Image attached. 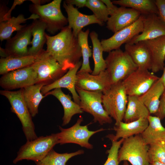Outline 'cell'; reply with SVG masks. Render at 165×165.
<instances>
[{"label": "cell", "instance_id": "obj_8", "mask_svg": "<svg viewBox=\"0 0 165 165\" xmlns=\"http://www.w3.org/2000/svg\"><path fill=\"white\" fill-rule=\"evenodd\" d=\"M75 88L79 97L80 108L83 112L93 116L94 122H98L101 125L112 122V118L103 107L102 92L87 91L76 86Z\"/></svg>", "mask_w": 165, "mask_h": 165}, {"label": "cell", "instance_id": "obj_36", "mask_svg": "<svg viewBox=\"0 0 165 165\" xmlns=\"http://www.w3.org/2000/svg\"><path fill=\"white\" fill-rule=\"evenodd\" d=\"M148 158L149 163L155 162L165 163V141H159L149 145Z\"/></svg>", "mask_w": 165, "mask_h": 165}, {"label": "cell", "instance_id": "obj_43", "mask_svg": "<svg viewBox=\"0 0 165 165\" xmlns=\"http://www.w3.org/2000/svg\"><path fill=\"white\" fill-rule=\"evenodd\" d=\"M6 6L0 4V23L2 22L4 16L7 13L8 10L6 9Z\"/></svg>", "mask_w": 165, "mask_h": 165}, {"label": "cell", "instance_id": "obj_23", "mask_svg": "<svg viewBox=\"0 0 165 165\" xmlns=\"http://www.w3.org/2000/svg\"><path fill=\"white\" fill-rule=\"evenodd\" d=\"M144 41L151 53L152 72L163 70L165 65V35Z\"/></svg>", "mask_w": 165, "mask_h": 165}, {"label": "cell", "instance_id": "obj_5", "mask_svg": "<svg viewBox=\"0 0 165 165\" xmlns=\"http://www.w3.org/2000/svg\"><path fill=\"white\" fill-rule=\"evenodd\" d=\"M58 144L57 134L40 136L34 140L27 141L19 149L13 163L16 164L24 160H31L35 162L39 161L42 159L55 145Z\"/></svg>", "mask_w": 165, "mask_h": 165}, {"label": "cell", "instance_id": "obj_28", "mask_svg": "<svg viewBox=\"0 0 165 165\" xmlns=\"http://www.w3.org/2000/svg\"><path fill=\"white\" fill-rule=\"evenodd\" d=\"M150 114L138 96H128L127 108L123 119L124 122H133L142 118H148Z\"/></svg>", "mask_w": 165, "mask_h": 165}, {"label": "cell", "instance_id": "obj_45", "mask_svg": "<svg viewBox=\"0 0 165 165\" xmlns=\"http://www.w3.org/2000/svg\"><path fill=\"white\" fill-rule=\"evenodd\" d=\"M30 1L32 3V4L37 5H42V4L46 3L48 1V0H31Z\"/></svg>", "mask_w": 165, "mask_h": 165}, {"label": "cell", "instance_id": "obj_1", "mask_svg": "<svg viewBox=\"0 0 165 165\" xmlns=\"http://www.w3.org/2000/svg\"><path fill=\"white\" fill-rule=\"evenodd\" d=\"M46 51L67 71L74 67L82 57L78 38L72 29L67 26L57 35L50 36L46 33Z\"/></svg>", "mask_w": 165, "mask_h": 165}, {"label": "cell", "instance_id": "obj_22", "mask_svg": "<svg viewBox=\"0 0 165 165\" xmlns=\"http://www.w3.org/2000/svg\"><path fill=\"white\" fill-rule=\"evenodd\" d=\"M50 95L57 98L63 107L64 115L62 118V126L68 124L74 115L83 113L79 105L73 101L71 96L68 94H65L61 88L55 89L45 94L46 96Z\"/></svg>", "mask_w": 165, "mask_h": 165}, {"label": "cell", "instance_id": "obj_40", "mask_svg": "<svg viewBox=\"0 0 165 165\" xmlns=\"http://www.w3.org/2000/svg\"><path fill=\"white\" fill-rule=\"evenodd\" d=\"M26 1L25 0H14L11 7L8 10L7 13L4 16L2 22L6 21L10 19L11 17L12 12L16 6L22 4Z\"/></svg>", "mask_w": 165, "mask_h": 165}, {"label": "cell", "instance_id": "obj_34", "mask_svg": "<svg viewBox=\"0 0 165 165\" xmlns=\"http://www.w3.org/2000/svg\"><path fill=\"white\" fill-rule=\"evenodd\" d=\"M90 30L87 29L85 31H81L79 34L78 38L81 48L82 61V66L79 72H87L92 73L93 71L91 69L89 59L92 54V50L90 48L88 43V36Z\"/></svg>", "mask_w": 165, "mask_h": 165}, {"label": "cell", "instance_id": "obj_42", "mask_svg": "<svg viewBox=\"0 0 165 165\" xmlns=\"http://www.w3.org/2000/svg\"><path fill=\"white\" fill-rule=\"evenodd\" d=\"M107 8L109 12V16L112 15L117 9L118 7L113 4L112 2L110 0H101Z\"/></svg>", "mask_w": 165, "mask_h": 165}, {"label": "cell", "instance_id": "obj_38", "mask_svg": "<svg viewBox=\"0 0 165 165\" xmlns=\"http://www.w3.org/2000/svg\"><path fill=\"white\" fill-rule=\"evenodd\" d=\"M155 115L159 118L161 120L165 118V90L160 97L158 111Z\"/></svg>", "mask_w": 165, "mask_h": 165}, {"label": "cell", "instance_id": "obj_18", "mask_svg": "<svg viewBox=\"0 0 165 165\" xmlns=\"http://www.w3.org/2000/svg\"><path fill=\"white\" fill-rule=\"evenodd\" d=\"M141 15L139 12L131 8L118 7L109 17L106 28L115 33L134 23Z\"/></svg>", "mask_w": 165, "mask_h": 165}, {"label": "cell", "instance_id": "obj_13", "mask_svg": "<svg viewBox=\"0 0 165 165\" xmlns=\"http://www.w3.org/2000/svg\"><path fill=\"white\" fill-rule=\"evenodd\" d=\"M142 17L139 18L131 25L114 33L111 37L101 41L104 52H109L120 49L124 43H128L134 37L142 31Z\"/></svg>", "mask_w": 165, "mask_h": 165}, {"label": "cell", "instance_id": "obj_2", "mask_svg": "<svg viewBox=\"0 0 165 165\" xmlns=\"http://www.w3.org/2000/svg\"><path fill=\"white\" fill-rule=\"evenodd\" d=\"M128 97L122 81L112 85L103 94V107L108 115L115 120V126H118L123 119Z\"/></svg>", "mask_w": 165, "mask_h": 165}, {"label": "cell", "instance_id": "obj_7", "mask_svg": "<svg viewBox=\"0 0 165 165\" xmlns=\"http://www.w3.org/2000/svg\"><path fill=\"white\" fill-rule=\"evenodd\" d=\"M149 148L141 134L125 138L119 151V161H129L132 165H149Z\"/></svg>", "mask_w": 165, "mask_h": 165}, {"label": "cell", "instance_id": "obj_47", "mask_svg": "<svg viewBox=\"0 0 165 165\" xmlns=\"http://www.w3.org/2000/svg\"><path fill=\"white\" fill-rule=\"evenodd\" d=\"M149 165H165V163L160 162H155L152 163H149Z\"/></svg>", "mask_w": 165, "mask_h": 165}, {"label": "cell", "instance_id": "obj_11", "mask_svg": "<svg viewBox=\"0 0 165 165\" xmlns=\"http://www.w3.org/2000/svg\"><path fill=\"white\" fill-rule=\"evenodd\" d=\"M160 77L148 70L138 68L122 81L128 96H140Z\"/></svg>", "mask_w": 165, "mask_h": 165}, {"label": "cell", "instance_id": "obj_12", "mask_svg": "<svg viewBox=\"0 0 165 165\" xmlns=\"http://www.w3.org/2000/svg\"><path fill=\"white\" fill-rule=\"evenodd\" d=\"M37 74L31 65L2 75L0 85L6 90L23 89L37 84Z\"/></svg>", "mask_w": 165, "mask_h": 165}, {"label": "cell", "instance_id": "obj_39", "mask_svg": "<svg viewBox=\"0 0 165 165\" xmlns=\"http://www.w3.org/2000/svg\"><path fill=\"white\" fill-rule=\"evenodd\" d=\"M158 11V15L165 23V0H155Z\"/></svg>", "mask_w": 165, "mask_h": 165}, {"label": "cell", "instance_id": "obj_27", "mask_svg": "<svg viewBox=\"0 0 165 165\" xmlns=\"http://www.w3.org/2000/svg\"><path fill=\"white\" fill-rule=\"evenodd\" d=\"M45 83H37L22 89V93L24 102L32 117H34L38 113V107L43 96L41 89Z\"/></svg>", "mask_w": 165, "mask_h": 165}, {"label": "cell", "instance_id": "obj_24", "mask_svg": "<svg viewBox=\"0 0 165 165\" xmlns=\"http://www.w3.org/2000/svg\"><path fill=\"white\" fill-rule=\"evenodd\" d=\"M165 90L160 77L145 93L139 97L150 114L155 115L158 112L160 97Z\"/></svg>", "mask_w": 165, "mask_h": 165}, {"label": "cell", "instance_id": "obj_19", "mask_svg": "<svg viewBox=\"0 0 165 165\" xmlns=\"http://www.w3.org/2000/svg\"><path fill=\"white\" fill-rule=\"evenodd\" d=\"M82 61H80L75 66L70 68L62 77L54 82L43 86L41 89L43 95L56 88H64L68 89L71 93L74 101L79 105L80 99L75 89L76 75L81 67Z\"/></svg>", "mask_w": 165, "mask_h": 165}, {"label": "cell", "instance_id": "obj_30", "mask_svg": "<svg viewBox=\"0 0 165 165\" xmlns=\"http://www.w3.org/2000/svg\"><path fill=\"white\" fill-rule=\"evenodd\" d=\"M35 56L24 57L9 56L0 59V74L3 75L9 72L31 65L34 63Z\"/></svg>", "mask_w": 165, "mask_h": 165}, {"label": "cell", "instance_id": "obj_20", "mask_svg": "<svg viewBox=\"0 0 165 165\" xmlns=\"http://www.w3.org/2000/svg\"><path fill=\"white\" fill-rule=\"evenodd\" d=\"M125 50L138 68L151 70V54L144 41L133 44L126 43L125 45Z\"/></svg>", "mask_w": 165, "mask_h": 165}, {"label": "cell", "instance_id": "obj_33", "mask_svg": "<svg viewBox=\"0 0 165 165\" xmlns=\"http://www.w3.org/2000/svg\"><path fill=\"white\" fill-rule=\"evenodd\" d=\"M82 150L71 153H60L56 152L53 149L41 160L35 162L36 165H66L68 160L74 156L83 154Z\"/></svg>", "mask_w": 165, "mask_h": 165}, {"label": "cell", "instance_id": "obj_15", "mask_svg": "<svg viewBox=\"0 0 165 165\" xmlns=\"http://www.w3.org/2000/svg\"><path fill=\"white\" fill-rule=\"evenodd\" d=\"M112 85L106 70L94 75L87 72H79L76 75L75 86L82 89L92 91H100L103 94Z\"/></svg>", "mask_w": 165, "mask_h": 165}, {"label": "cell", "instance_id": "obj_37", "mask_svg": "<svg viewBox=\"0 0 165 165\" xmlns=\"http://www.w3.org/2000/svg\"><path fill=\"white\" fill-rule=\"evenodd\" d=\"M109 139L111 141L112 145L110 149L106 151V153L108 155L104 165H119L118 154L124 139L121 138L119 141H116L112 138Z\"/></svg>", "mask_w": 165, "mask_h": 165}, {"label": "cell", "instance_id": "obj_9", "mask_svg": "<svg viewBox=\"0 0 165 165\" xmlns=\"http://www.w3.org/2000/svg\"><path fill=\"white\" fill-rule=\"evenodd\" d=\"M37 75V83L51 82V83L64 75V70L58 62L44 50L35 56L32 65Z\"/></svg>", "mask_w": 165, "mask_h": 165}, {"label": "cell", "instance_id": "obj_4", "mask_svg": "<svg viewBox=\"0 0 165 165\" xmlns=\"http://www.w3.org/2000/svg\"><path fill=\"white\" fill-rule=\"evenodd\" d=\"M105 61L112 85L123 81L138 68L128 54L120 49L108 52Z\"/></svg>", "mask_w": 165, "mask_h": 165}, {"label": "cell", "instance_id": "obj_10", "mask_svg": "<svg viewBox=\"0 0 165 165\" xmlns=\"http://www.w3.org/2000/svg\"><path fill=\"white\" fill-rule=\"evenodd\" d=\"M83 121L82 117H79L75 124L68 128L59 126L60 132L56 133L58 138L59 144L61 145L67 143L78 144L88 149H92L93 146L89 142L90 138L94 134L105 129L100 128L95 131L89 130L87 124L81 126Z\"/></svg>", "mask_w": 165, "mask_h": 165}, {"label": "cell", "instance_id": "obj_14", "mask_svg": "<svg viewBox=\"0 0 165 165\" xmlns=\"http://www.w3.org/2000/svg\"><path fill=\"white\" fill-rule=\"evenodd\" d=\"M141 16L143 26L142 31L127 43L133 44L165 35V23L158 14H141Z\"/></svg>", "mask_w": 165, "mask_h": 165}, {"label": "cell", "instance_id": "obj_48", "mask_svg": "<svg viewBox=\"0 0 165 165\" xmlns=\"http://www.w3.org/2000/svg\"><path fill=\"white\" fill-rule=\"evenodd\" d=\"M123 165H129L127 161H123Z\"/></svg>", "mask_w": 165, "mask_h": 165}, {"label": "cell", "instance_id": "obj_21", "mask_svg": "<svg viewBox=\"0 0 165 165\" xmlns=\"http://www.w3.org/2000/svg\"><path fill=\"white\" fill-rule=\"evenodd\" d=\"M148 124L147 118H142L129 123L120 122L118 126H115L113 130L116 134H108L106 137L118 141L120 138L125 139L132 136L142 134Z\"/></svg>", "mask_w": 165, "mask_h": 165}, {"label": "cell", "instance_id": "obj_17", "mask_svg": "<svg viewBox=\"0 0 165 165\" xmlns=\"http://www.w3.org/2000/svg\"><path fill=\"white\" fill-rule=\"evenodd\" d=\"M63 7L67 14L68 27L72 29L75 36L78 38L82 29L88 25L96 24L103 26L104 23L98 20L94 14L88 15L80 12L73 6L64 2Z\"/></svg>", "mask_w": 165, "mask_h": 165}, {"label": "cell", "instance_id": "obj_35", "mask_svg": "<svg viewBox=\"0 0 165 165\" xmlns=\"http://www.w3.org/2000/svg\"><path fill=\"white\" fill-rule=\"evenodd\" d=\"M86 6L92 11L98 20L104 23L107 22L109 12L101 0H87Z\"/></svg>", "mask_w": 165, "mask_h": 165}, {"label": "cell", "instance_id": "obj_29", "mask_svg": "<svg viewBox=\"0 0 165 165\" xmlns=\"http://www.w3.org/2000/svg\"><path fill=\"white\" fill-rule=\"evenodd\" d=\"M36 14H32L29 17L25 18L23 14H20L17 17L13 16L9 20L0 23V39L1 41L10 39L13 32L21 30L26 25H21L25 23L28 20L38 19Z\"/></svg>", "mask_w": 165, "mask_h": 165}, {"label": "cell", "instance_id": "obj_32", "mask_svg": "<svg viewBox=\"0 0 165 165\" xmlns=\"http://www.w3.org/2000/svg\"><path fill=\"white\" fill-rule=\"evenodd\" d=\"M90 36L93 46V57L94 62V67L91 74L96 75L106 70V63L103 57L104 51L97 34L93 31L90 33Z\"/></svg>", "mask_w": 165, "mask_h": 165}, {"label": "cell", "instance_id": "obj_6", "mask_svg": "<svg viewBox=\"0 0 165 165\" xmlns=\"http://www.w3.org/2000/svg\"><path fill=\"white\" fill-rule=\"evenodd\" d=\"M0 93L8 99L11 112L16 115L20 121L27 141L37 138L32 116L24 100L22 89L16 91L1 90Z\"/></svg>", "mask_w": 165, "mask_h": 165}, {"label": "cell", "instance_id": "obj_44", "mask_svg": "<svg viewBox=\"0 0 165 165\" xmlns=\"http://www.w3.org/2000/svg\"><path fill=\"white\" fill-rule=\"evenodd\" d=\"M0 55L1 58H5L9 57L8 54L5 49L0 48Z\"/></svg>", "mask_w": 165, "mask_h": 165}, {"label": "cell", "instance_id": "obj_25", "mask_svg": "<svg viewBox=\"0 0 165 165\" xmlns=\"http://www.w3.org/2000/svg\"><path fill=\"white\" fill-rule=\"evenodd\" d=\"M147 119L148 125L141 134L145 143L149 145L159 141H165V127L162 125L160 119L151 115Z\"/></svg>", "mask_w": 165, "mask_h": 165}, {"label": "cell", "instance_id": "obj_16", "mask_svg": "<svg viewBox=\"0 0 165 165\" xmlns=\"http://www.w3.org/2000/svg\"><path fill=\"white\" fill-rule=\"evenodd\" d=\"M32 35L31 26L30 24L17 31L14 37L7 40L5 49L9 56L29 55L28 46L31 44Z\"/></svg>", "mask_w": 165, "mask_h": 165}, {"label": "cell", "instance_id": "obj_3", "mask_svg": "<svg viewBox=\"0 0 165 165\" xmlns=\"http://www.w3.org/2000/svg\"><path fill=\"white\" fill-rule=\"evenodd\" d=\"M62 0H54L48 4L37 5L32 4L29 9L32 14L38 15L39 19L44 22L46 26V30L54 35L67 26V18L62 13L61 5Z\"/></svg>", "mask_w": 165, "mask_h": 165}, {"label": "cell", "instance_id": "obj_31", "mask_svg": "<svg viewBox=\"0 0 165 165\" xmlns=\"http://www.w3.org/2000/svg\"><path fill=\"white\" fill-rule=\"evenodd\" d=\"M112 2L114 5L135 9L141 14L155 13L158 15V9L155 0H118Z\"/></svg>", "mask_w": 165, "mask_h": 165}, {"label": "cell", "instance_id": "obj_26", "mask_svg": "<svg viewBox=\"0 0 165 165\" xmlns=\"http://www.w3.org/2000/svg\"><path fill=\"white\" fill-rule=\"evenodd\" d=\"M31 24L33 38L31 41V46L28 49L29 55L36 56L41 52L47 38L45 32L46 26V24L38 19L33 20Z\"/></svg>", "mask_w": 165, "mask_h": 165}, {"label": "cell", "instance_id": "obj_41", "mask_svg": "<svg viewBox=\"0 0 165 165\" xmlns=\"http://www.w3.org/2000/svg\"><path fill=\"white\" fill-rule=\"evenodd\" d=\"M87 1V0H66L64 2L66 3L75 5L78 8H80L86 6Z\"/></svg>", "mask_w": 165, "mask_h": 165}, {"label": "cell", "instance_id": "obj_46", "mask_svg": "<svg viewBox=\"0 0 165 165\" xmlns=\"http://www.w3.org/2000/svg\"><path fill=\"white\" fill-rule=\"evenodd\" d=\"M163 70V73L162 76L160 77V78L165 88V65Z\"/></svg>", "mask_w": 165, "mask_h": 165}]
</instances>
